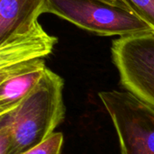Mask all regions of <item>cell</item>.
Instances as JSON below:
<instances>
[{
  "label": "cell",
  "mask_w": 154,
  "mask_h": 154,
  "mask_svg": "<svg viewBox=\"0 0 154 154\" xmlns=\"http://www.w3.org/2000/svg\"><path fill=\"white\" fill-rule=\"evenodd\" d=\"M63 79L47 68L34 89L11 110L13 154H22L45 142L64 120Z\"/></svg>",
  "instance_id": "cell-1"
},
{
  "label": "cell",
  "mask_w": 154,
  "mask_h": 154,
  "mask_svg": "<svg viewBox=\"0 0 154 154\" xmlns=\"http://www.w3.org/2000/svg\"><path fill=\"white\" fill-rule=\"evenodd\" d=\"M46 13L100 36L125 37L154 32L131 10L102 0H47Z\"/></svg>",
  "instance_id": "cell-2"
},
{
  "label": "cell",
  "mask_w": 154,
  "mask_h": 154,
  "mask_svg": "<svg viewBox=\"0 0 154 154\" xmlns=\"http://www.w3.org/2000/svg\"><path fill=\"white\" fill-rule=\"evenodd\" d=\"M98 95L116 130L121 154H154L153 106L129 91Z\"/></svg>",
  "instance_id": "cell-3"
},
{
  "label": "cell",
  "mask_w": 154,
  "mask_h": 154,
  "mask_svg": "<svg viewBox=\"0 0 154 154\" xmlns=\"http://www.w3.org/2000/svg\"><path fill=\"white\" fill-rule=\"evenodd\" d=\"M111 53L121 84L154 107V32L119 37Z\"/></svg>",
  "instance_id": "cell-4"
},
{
  "label": "cell",
  "mask_w": 154,
  "mask_h": 154,
  "mask_svg": "<svg viewBox=\"0 0 154 154\" xmlns=\"http://www.w3.org/2000/svg\"><path fill=\"white\" fill-rule=\"evenodd\" d=\"M47 67L37 59L0 69V114L17 107L34 89Z\"/></svg>",
  "instance_id": "cell-5"
},
{
  "label": "cell",
  "mask_w": 154,
  "mask_h": 154,
  "mask_svg": "<svg viewBox=\"0 0 154 154\" xmlns=\"http://www.w3.org/2000/svg\"><path fill=\"white\" fill-rule=\"evenodd\" d=\"M46 10L47 0H0V44L41 28Z\"/></svg>",
  "instance_id": "cell-6"
},
{
  "label": "cell",
  "mask_w": 154,
  "mask_h": 154,
  "mask_svg": "<svg viewBox=\"0 0 154 154\" xmlns=\"http://www.w3.org/2000/svg\"><path fill=\"white\" fill-rule=\"evenodd\" d=\"M58 38L50 35L43 27L0 44V69L50 55Z\"/></svg>",
  "instance_id": "cell-7"
},
{
  "label": "cell",
  "mask_w": 154,
  "mask_h": 154,
  "mask_svg": "<svg viewBox=\"0 0 154 154\" xmlns=\"http://www.w3.org/2000/svg\"><path fill=\"white\" fill-rule=\"evenodd\" d=\"M130 9L154 31V0H125Z\"/></svg>",
  "instance_id": "cell-8"
},
{
  "label": "cell",
  "mask_w": 154,
  "mask_h": 154,
  "mask_svg": "<svg viewBox=\"0 0 154 154\" xmlns=\"http://www.w3.org/2000/svg\"><path fill=\"white\" fill-rule=\"evenodd\" d=\"M63 134L54 133L45 142L22 154H61Z\"/></svg>",
  "instance_id": "cell-9"
},
{
  "label": "cell",
  "mask_w": 154,
  "mask_h": 154,
  "mask_svg": "<svg viewBox=\"0 0 154 154\" xmlns=\"http://www.w3.org/2000/svg\"><path fill=\"white\" fill-rule=\"evenodd\" d=\"M102 1H105V2H106L108 4H111V5H116V6H120V7H124V8H126L128 10H131L125 0H102Z\"/></svg>",
  "instance_id": "cell-10"
}]
</instances>
